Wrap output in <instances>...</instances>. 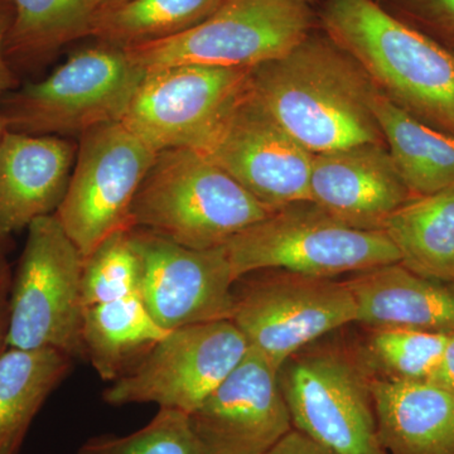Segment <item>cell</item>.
<instances>
[{
    "label": "cell",
    "mask_w": 454,
    "mask_h": 454,
    "mask_svg": "<svg viewBox=\"0 0 454 454\" xmlns=\"http://www.w3.org/2000/svg\"><path fill=\"white\" fill-rule=\"evenodd\" d=\"M253 98L309 153L385 145L369 74L325 33L250 68Z\"/></svg>",
    "instance_id": "6da1fadb"
},
{
    "label": "cell",
    "mask_w": 454,
    "mask_h": 454,
    "mask_svg": "<svg viewBox=\"0 0 454 454\" xmlns=\"http://www.w3.org/2000/svg\"><path fill=\"white\" fill-rule=\"evenodd\" d=\"M77 149L62 137L8 130L0 145V241L56 214L67 191Z\"/></svg>",
    "instance_id": "e0dca14e"
},
{
    "label": "cell",
    "mask_w": 454,
    "mask_h": 454,
    "mask_svg": "<svg viewBox=\"0 0 454 454\" xmlns=\"http://www.w3.org/2000/svg\"><path fill=\"white\" fill-rule=\"evenodd\" d=\"M250 68L184 64L146 70L122 122L155 152L196 149L243 97Z\"/></svg>",
    "instance_id": "7c38bea8"
},
{
    "label": "cell",
    "mask_w": 454,
    "mask_h": 454,
    "mask_svg": "<svg viewBox=\"0 0 454 454\" xmlns=\"http://www.w3.org/2000/svg\"><path fill=\"white\" fill-rule=\"evenodd\" d=\"M372 110L385 145L414 196L454 188V134L419 121L379 90Z\"/></svg>",
    "instance_id": "44dd1931"
},
{
    "label": "cell",
    "mask_w": 454,
    "mask_h": 454,
    "mask_svg": "<svg viewBox=\"0 0 454 454\" xmlns=\"http://www.w3.org/2000/svg\"><path fill=\"white\" fill-rule=\"evenodd\" d=\"M400 264L428 279L454 282V188L414 196L385 223Z\"/></svg>",
    "instance_id": "603a6c76"
},
{
    "label": "cell",
    "mask_w": 454,
    "mask_h": 454,
    "mask_svg": "<svg viewBox=\"0 0 454 454\" xmlns=\"http://www.w3.org/2000/svg\"><path fill=\"white\" fill-rule=\"evenodd\" d=\"M90 7L95 12V14L101 12L109 11V9L118 7L128 0H88Z\"/></svg>",
    "instance_id": "836d02e7"
},
{
    "label": "cell",
    "mask_w": 454,
    "mask_h": 454,
    "mask_svg": "<svg viewBox=\"0 0 454 454\" xmlns=\"http://www.w3.org/2000/svg\"><path fill=\"white\" fill-rule=\"evenodd\" d=\"M145 71L119 47L77 51L37 82L0 98L9 130L32 136H82L122 121Z\"/></svg>",
    "instance_id": "5b68a950"
},
{
    "label": "cell",
    "mask_w": 454,
    "mask_h": 454,
    "mask_svg": "<svg viewBox=\"0 0 454 454\" xmlns=\"http://www.w3.org/2000/svg\"><path fill=\"white\" fill-rule=\"evenodd\" d=\"M453 334L411 328H372L367 361L391 380L429 381Z\"/></svg>",
    "instance_id": "484cf974"
},
{
    "label": "cell",
    "mask_w": 454,
    "mask_h": 454,
    "mask_svg": "<svg viewBox=\"0 0 454 454\" xmlns=\"http://www.w3.org/2000/svg\"><path fill=\"white\" fill-rule=\"evenodd\" d=\"M232 294L230 321L277 372L319 337L356 324L354 295L333 278L250 273L235 280Z\"/></svg>",
    "instance_id": "52a82bcc"
},
{
    "label": "cell",
    "mask_w": 454,
    "mask_h": 454,
    "mask_svg": "<svg viewBox=\"0 0 454 454\" xmlns=\"http://www.w3.org/2000/svg\"><path fill=\"white\" fill-rule=\"evenodd\" d=\"M429 381L454 393V334L448 342L437 372Z\"/></svg>",
    "instance_id": "d6a6232c"
},
{
    "label": "cell",
    "mask_w": 454,
    "mask_h": 454,
    "mask_svg": "<svg viewBox=\"0 0 454 454\" xmlns=\"http://www.w3.org/2000/svg\"><path fill=\"white\" fill-rule=\"evenodd\" d=\"M235 280L262 270L333 278L400 262L384 231L354 229L312 201L271 212L223 245Z\"/></svg>",
    "instance_id": "277c9868"
},
{
    "label": "cell",
    "mask_w": 454,
    "mask_h": 454,
    "mask_svg": "<svg viewBox=\"0 0 454 454\" xmlns=\"http://www.w3.org/2000/svg\"><path fill=\"white\" fill-rule=\"evenodd\" d=\"M77 454H214L196 434L190 415L160 409L143 428L89 438Z\"/></svg>",
    "instance_id": "4316f807"
},
{
    "label": "cell",
    "mask_w": 454,
    "mask_h": 454,
    "mask_svg": "<svg viewBox=\"0 0 454 454\" xmlns=\"http://www.w3.org/2000/svg\"><path fill=\"white\" fill-rule=\"evenodd\" d=\"M379 439L387 454H454V393L430 381L372 378Z\"/></svg>",
    "instance_id": "d6986e66"
},
{
    "label": "cell",
    "mask_w": 454,
    "mask_h": 454,
    "mask_svg": "<svg viewBox=\"0 0 454 454\" xmlns=\"http://www.w3.org/2000/svg\"><path fill=\"white\" fill-rule=\"evenodd\" d=\"M391 13L454 52V0H387Z\"/></svg>",
    "instance_id": "f1b7e54d"
},
{
    "label": "cell",
    "mask_w": 454,
    "mask_h": 454,
    "mask_svg": "<svg viewBox=\"0 0 454 454\" xmlns=\"http://www.w3.org/2000/svg\"><path fill=\"white\" fill-rule=\"evenodd\" d=\"M195 151L270 210L310 201L313 154L260 106L249 86Z\"/></svg>",
    "instance_id": "4fadbf2b"
},
{
    "label": "cell",
    "mask_w": 454,
    "mask_h": 454,
    "mask_svg": "<svg viewBox=\"0 0 454 454\" xmlns=\"http://www.w3.org/2000/svg\"><path fill=\"white\" fill-rule=\"evenodd\" d=\"M346 284L356 301V324L454 334V282L393 262L358 271Z\"/></svg>",
    "instance_id": "ac0fdd59"
},
{
    "label": "cell",
    "mask_w": 454,
    "mask_h": 454,
    "mask_svg": "<svg viewBox=\"0 0 454 454\" xmlns=\"http://www.w3.org/2000/svg\"><path fill=\"white\" fill-rule=\"evenodd\" d=\"M304 2L309 3V4H310V3L313 2V0H304Z\"/></svg>",
    "instance_id": "d590c367"
},
{
    "label": "cell",
    "mask_w": 454,
    "mask_h": 454,
    "mask_svg": "<svg viewBox=\"0 0 454 454\" xmlns=\"http://www.w3.org/2000/svg\"><path fill=\"white\" fill-rule=\"evenodd\" d=\"M310 201L354 229L382 231L414 197L385 145H360L313 154Z\"/></svg>",
    "instance_id": "2e32d148"
},
{
    "label": "cell",
    "mask_w": 454,
    "mask_h": 454,
    "mask_svg": "<svg viewBox=\"0 0 454 454\" xmlns=\"http://www.w3.org/2000/svg\"><path fill=\"white\" fill-rule=\"evenodd\" d=\"M53 348H8L0 355V454H20L41 409L73 370Z\"/></svg>",
    "instance_id": "ffe728a7"
},
{
    "label": "cell",
    "mask_w": 454,
    "mask_h": 454,
    "mask_svg": "<svg viewBox=\"0 0 454 454\" xmlns=\"http://www.w3.org/2000/svg\"><path fill=\"white\" fill-rule=\"evenodd\" d=\"M313 23L304 0H225L193 28L125 51L145 71L184 64L250 68L288 52Z\"/></svg>",
    "instance_id": "ba28073f"
},
{
    "label": "cell",
    "mask_w": 454,
    "mask_h": 454,
    "mask_svg": "<svg viewBox=\"0 0 454 454\" xmlns=\"http://www.w3.org/2000/svg\"><path fill=\"white\" fill-rule=\"evenodd\" d=\"M293 428L337 454H387L379 439L372 378L339 351L295 354L279 372Z\"/></svg>",
    "instance_id": "8fae6325"
},
{
    "label": "cell",
    "mask_w": 454,
    "mask_h": 454,
    "mask_svg": "<svg viewBox=\"0 0 454 454\" xmlns=\"http://www.w3.org/2000/svg\"><path fill=\"white\" fill-rule=\"evenodd\" d=\"M139 280V255L131 230L110 236L83 262L85 309L138 294Z\"/></svg>",
    "instance_id": "83f0119b"
},
{
    "label": "cell",
    "mask_w": 454,
    "mask_h": 454,
    "mask_svg": "<svg viewBox=\"0 0 454 454\" xmlns=\"http://www.w3.org/2000/svg\"><path fill=\"white\" fill-rule=\"evenodd\" d=\"M13 271L9 348L83 358V260L56 215L33 221Z\"/></svg>",
    "instance_id": "8992f818"
},
{
    "label": "cell",
    "mask_w": 454,
    "mask_h": 454,
    "mask_svg": "<svg viewBox=\"0 0 454 454\" xmlns=\"http://www.w3.org/2000/svg\"><path fill=\"white\" fill-rule=\"evenodd\" d=\"M249 345L230 319L169 331L145 360L103 391L107 405L155 404L190 415L243 360Z\"/></svg>",
    "instance_id": "30bf717a"
},
{
    "label": "cell",
    "mask_w": 454,
    "mask_h": 454,
    "mask_svg": "<svg viewBox=\"0 0 454 454\" xmlns=\"http://www.w3.org/2000/svg\"><path fill=\"white\" fill-rule=\"evenodd\" d=\"M157 153L122 121L80 136L67 191L55 215L83 260L110 236L133 229L131 207Z\"/></svg>",
    "instance_id": "9c48e42d"
},
{
    "label": "cell",
    "mask_w": 454,
    "mask_h": 454,
    "mask_svg": "<svg viewBox=\"0 0 454 454\" xmlns=\"http://www.w3.org/2000/svg\"><path fill=\"white\" fill-rule=\"evenodd\" d=\"M9 130L8 121L5 119L4 114L0 109V145H2L3 138H4L5 133Z\"/></svg>",
    "instance_id": "e575fe53"
},
{
    "label": "cell",
    "mask_w": 454,
    "mask_h": 454,
    "mask_svg": "<svg viewBox=\"0 0 454 454\" xmlns=\"http://www.w3.org/2000/svg\"><path fill=\"white\" fill-rule=\"evenodd\" d=\"M225 0H128L95 16L92 37L127 50L166 40L207 20Z\"/></svg>",
    "instance_id": "d4e9b609"
},
{
    "label": "cell",
    "mask_w": 454,
    "mask_h": 454,
    "mask_svg": "<svg viewBox=\"0 0 454 454\" xmlns=\"http://www.w3.org/2000/svg\"><path fill=\"white\" fill-rule=\"evenodd\" d=\"M13 18V5L11 0H0V98L8 92L20 88L16 71L9 65L5 55V38Z\"/></svg>",
    "instance_id": "4dcf8cb0"
},
{
    "label": "cell",
    "mask_w": 454,
    "mask_h": 454,
    "mask_svg": "<svg viewBox=\"0 0 454 454\" xmlns=\"http://www.w3.org/2000/svg\"><path fill=\"white\" fill-rule=\"evenodd\" d=\"M319 22L381 94L430 127L454 134L453 51L378 0H325Z\"/></svg>",
    "instance_id": "7a4b0ae2"
},
{
    "label": "cell",
    "mask_w": 454,
    "mask_h": 454,
    "mask_svg": "<svg viewBox=\"0 0 454 454\" xmlns=\"http://www.w3.org/2000/svg\"><path fill=\"white\" fill-rule=\"evenodd\" d=\"M13 18L5 38L9 65L31 71L57 51L82 37H92L95 12L88 0H11Z\"/></svg>",
    "instance_id": "cb8c5ba5"
},
{
    "label": "cell",
    "mask_w": 454,
    "mask_h": 454,
    "mask_svg": "<svg viewBox=\"0 0 454 454\" xmlns=\"http://www.w3.org/2000/svg\"><path fill=\"white\" fill-rule=\"evenodd\" d=\"M190 420L214 454H265L293 429L279 372L250 348Z\"/></svg>",
    "instance_id": "9a60e30c"
},
{
    "label": "cell",
    "mask_w": 454,
    "mask_h": 454,
    "mask_svg": "<svg viewBox=\"0 0 454 454\" xmlns=\"http://www.w3.org/2000/svg\"><path fill=\"white\" fill-rule=\"evenodd\" d=\"M265 454H337L315 439L293 428L288 434Z\"/></svg>",
    "instance_id": "1f68e13d"
},
{
    "label": "cell",
    "mask_w": 454,
    "mask_h": 454,
    "mask_svg": "<svg viewBox=\"0 0 454 454\" xmlns=\"http://www.w3.org/2000/svg\"><path fill=\"white\" fill-rule=\"evenodd\" d=\"M8 244L0 241V355L9 348V327H11V294L13 270L9 262Z\"/></svg>",
    "instance_id": "f546056e"
},
{
    "label": "cell",
    "mask_w": 454,
    "mask_h": 454,
    "mask_svg": "<svg viewBox=\"0 0 454 454\" xmlns=\"http://www.w3.org/2000/svg\"><path fill=\"white\" fill-rule=\"evenodd\" d=\"M274 212L191 148L158 152L131 207L133 229L191 249L223 247Z\"/></svg>",
    "instance_id": "3957f363"
},
{
    "label": "cell",
    "mask_w": 454,
    "mask_h": 454,
    "mask_svg": "<svg viewBox=\"0 0 454 454\" xmlns=\"http://www.w3.org/2000/svg\"><path fill=\"white\" fill-rule=\"evenodd\" d=\"M139 255V297L166 331L230 319L235 278L223 247L197 250L131 229Z\"/></svg>",
    "instance_id": "5bb4252c"
},
{
    "label": "cell",
    "mask_w": 454,
    "mask_h": 454,
    "mask_svg": "<svg viewBox=\"0 0 454 454\" xmlns=\"http://www.w3.org/2000/svg\"><path fill=\"white\" fill-rule=\"evenodd\" d=\"M139 294L88 307L83 313V358L103 380L115 381L139 365L168 334Z\"/></svg>",
    "instance_id": "7402d4cb"
}]
</instances>
